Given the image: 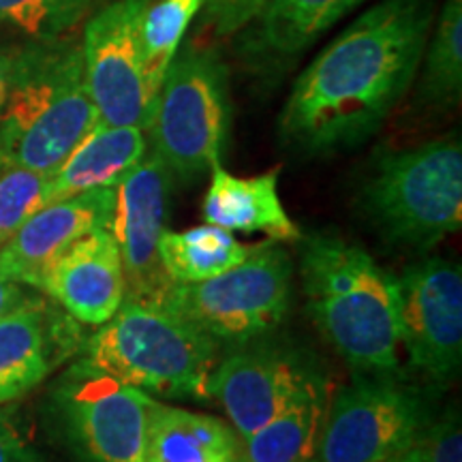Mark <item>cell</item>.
Instances as JSON below:
<instances>
[{"instance_id": "6", "label": "cell", "mask_w": 462, "mask_h": 462, "mask_svg": "<svg viewBox=\"0 0 462 462\" xmlns=\"http://www.w3.org/2000/svg\"><path fill=\"white\" fill-rule=\"evenodd\" d=\"M231 125L229 75L215 50H178L148 123V148L182 180L221 165Z\"/></svg>"}, {"instance_id": "23", "label": "cell", "mask_w": 462, "mask_h": 462, "mask_svg": "<svg viewBox=\"0 0 462 462\" xmlns=\"http://www.w3.org/2000/svg\"><path fill=\"white\" fill-rule=\"evenodd\" d=\"M424 48L420 101L430 107H454L462 92V0H446Z\"/></svg>"}, {"instance_id": "25", "label": "cell", "mask_w": 462, "mask_h": 462, "mask_svg": "<svg viewBox=\"0 0 462 462\" xmlns=\"http://www.w3.org/2000/svg\"><path fill=\"white\" fill-rule=\"evenodd\" d=\"M95 0H0V28L32 37V42L60 39L88 14Z\"/></svg>"}, {"instance_id": "13", "label": "cell", "mask_w": 462, "mask_h": 462, "mask_svg": "<svg viewBox=\"0 0 462 462\" xmlns=\"http://www.w3.org/2000/svg\"><path fill=\"white\" fill-rule=\"evenodd\" d=\"M171 171L157 152L146 157L116 184V204L107 229L118 245L125 270V300L157 304L171 285L159 245L167 229Z\"/></svg>"}, {"instance_id": "18", "label": "cell", "mask_w": 462, "mask_h": 462, "mask_svg": "<svg viewBox=\"0 0 462 462\" xmlns=\"http://www.w3.org/2000/svg\"><path fill=\"white\" fill-rule=\"evenodd\" d=\"M201 215L231 234H263L273 242H298L302 231L287 215L279 195V171L240 178L215 165Z\"/></svg>"}, {"instance_id": "20", "label": "cell", "mask_w": 462, "mask_h": 462, "mask_svg": "<svg viewBox=\"0 0 462 462\" xmlns=\"http://www.w3.org/2000/svg\"><path fill=\"white\" fill-rule=\"evenodd\" d=\"M146 462H245V441L229 421L150 398Z\"/></svg>"}, {"instance_id": "30", "label": "cell", "mask_w": 462, "mask_h": 462, "mask_svg": "<svg viewBox=\"0 0 462 462\" xmlns=\"http://www.w3.org/2000/svg\"><path fill=\"white\" fill-rule=\"evenodd\" d=\"M17 62V48H0V114L7 103L11 82H14Z\"/></svg>"}, {"instance_id": "27", "label": "cell", "mask_w": 462, "mask_h": 462, "mask_svg": "<svg viewBox=\"0 0 462 462\" xmlns=\"http://www.w3.org/2000/svg\"><path fill=\"white\" fill-rule=\"evenodd\" d=\"M390 462H462L460 415L448 407L420 432L401 456Z\"/></svg>"}, {"instance_id": "5", "label": "cell", "mask_w": 462, "mask_h": 462, "mask_svg": "<svg viewBox=\"0 0 462 462\" xmlns=\"http://www.w3.org/2000/svg\"><path fill=\"white\" fill-rule=\"evenodd\" d=\"M360 206L385 245L426 253L462 225V143L448 135L415 148L381 150Z\"/></svg>"}, {"instance_id": "1", "label": "cell", "mask_w": 462, "mask_h": 462, "mask_svg": "<svg viewBox=\"0 0 462 462\" xmlns=\"http://www.w3.org/2000/svg\"><path fill=\"white\" fill-rule=\"evenodd\" d=\"M435 15V0L364 11L293 84L279 120L285 146L326 154L373 137L411 88Z\"/></svg>"}, {"instance_id": "31", "label": "cell", "mask_w": 462, "mask_h": 462, "mask_svg": "<svg viewBox=\"0 0 462 462\" xmlns=\"http://www.w3.org/2000/svg\"><path fill=\"white\" fill-rule=\"evenodd\" d=\"M24 300H26V291L17 285V282L0 279V317L9 313L11 309H15V306L24 302Z\"/></svg>"}, {"instance_id": "12", "label": "cell", "mask_w": 462, "mask_h": 462, "mask_svg": "<svg viewBox=\"0 0 462 462\" xmlns=\"http://www.w3.org/2000/svg\"><path fill=\"white\" fill-rule=\"evenodd\" d=\"M323 381L317 362L300 349L251 340L221 356L210 396L245 441Z\"/></svg>"}, {"instance_id": "17", "label": "cell", "mask_w": 462, "mask_h": 462, "mask_svg": "<svg viewBox=\"0 0 462 462\" xmlns=\"http://www.w3.org/2000/svg\"><path fill=\"white\" fill-rule=\"evenodd\" d=\"M366 0H265L240 50L262 69L282 67Z\"/></svg>"}, {"instance_id": "8", "label": "cell", "mask_w": 462, "mask_h": 462, "mask_svg": "<svg viewBox=\"0 0 462 462\" xmlns=\"http://www.w3.org/2000/svg\"><path fill=\"white\" fill-rule=\"evenodd\" d=\"M328 401L313 462H390L435 420V392L396 374H357Z\"/></svg>"}, {"instance_id": "9", "label": "cell", "mask_w": 462, "mask_h": 462, "mask_svg": "<svg viewBox=\"0 0 462 462\" xmlns=\"http://www.w3.org/2000/svg\"><path fill=\"white\" fill-rule=\"evenodd\" d=\"M150 398L79 357L58 379L51 407L82 462H146Z\"/></svg>"}, {"instance_id": "4", "label": "cell", "mask_w": 462, "mask_h": 462, "mask_svg": "<svg viewBox=\"0 0 462 462\" xmlns=\"http://www.w3.org/2000/svg\"><path fill=\"white\" fill-rule=\"evenodd\" d=\"M82 360L148 396L212 401L221 343L165 306L125 300L84 340Z\"/></svg>"}, {"instance_id": "19", "label": "cell", "mask_w": 462, "mask_h": 462, "mask_svg": "<svg viewBox=\"0 0 462 462\" xmlns=\"http://www.w3.org/2000/svg\"><path fill=\"white\" fill-rule=\"evenodd\" d=\"M148 152L140 126L97 125L48 178L43 206L92 189L116 187Z\"/></svg>"}, {"instance_id": "3", "label": "cell", "mask_w": 462, "mask_h": 462, "mask_svg": "<svg viewBox=\"0 0 462 462\" xmlns=\"http://www.w3.org/2000/svg\"><path fill=\"white\" fill-rule=\"evenodd\" d=\"M97 125L82 43L50 39L17 48L14 82L0 114L5 163L51 176Z\"/></svg>"}, {"instance_id": "16", "label": "cell", "mask_w": 462, "mask_h": 462, "mask_svg": "<svg viewBox=\"0 0 462 462\" xmlns=\"http://www.w3.org/2000/svg\"><path fill=\"white\" fill-rule=\"evenodd\" d=\"M114 204L116 187H103L43 206L0 248V279L34 287L39 274L73 242L107 229Z\"/></svg>"}, {"instance_id": "10", "label": "cell", "mask_w": 462, "mask_h": 462, "mask_svg": "<svg viewBox=\"0 0 462 462\" xmlns=\"http://www.w3.org/2000/svg\"><path fill=\"white\" fill-rule=\"evenodd\" d=\"M401 346L409 366L443 388L462 364V270L441 257L409 265L398 276Z\"/></svg>"}, {"instance_id": "2", "label": "cell", "mask_w": 462, "mask_h": 462, "mask_svg": "<svg viewBox=\"0 0 462 462\" xmlns=\"http://www.w3.org/2000/svg\"><path fill=\"white\" fill-rule=\"evenodd\" d=\"M300 274L315 326L351 371L402 373L396 276L362 246L330 234L304 238Z\"/></svg>"}, {"instance_id": "14", "label": "cell", "mask_w": 462, "mask_h": 462, "mask_svg": "<svg viewBox=\"0 0 462 462\" xmlns=\"http://www.w3.org/2000/svg\"><path fill=\"white\" fill-rule=\"evenodd\" d=\"M79 345L71 315L42 296H26L0 317V407L37 388Z\"/></svg>"}, {"instance_id": "21", "label": "cell", "mask_w": 462, "mask_h": 462, "mask_svg": "<svg viewBox=\"0 0 462 462\" xmlns=\"http://www.w3.org/2000/svg\"><path fill=\"white\" fill-rule=\"evenodd\" d=\"M328 401L326 381L298 396L245 439V462H313Z\"/></svg>"}, {"instance_id": "22", "label": "cell", "mask_w": 462, "mask_h": 462, "mask_svg": "<svg viewBox=\"0 0 462 462\" xmlns=\"http://www.w3.org/2000/svg\"><path fill=\"white\" fill-rule=\"evenodd\" d=\"M231 231L217 225H199L187 231H163L159 245L161 263L173 282H199L218 276L251 255Z\"/></svg>"}, {"instance_id": "28", "label": "cell", "mask_w": 462, "mask_h": 462, "mask_svg": "<svg viewBox=\"0 0 462 462\" xmlns=\"http://www.w3.org/2000/svg\"><path fill=\"white\" fill-rule=\"evenodd\" d=\"M265 0H204V22L218 37L245 31Z\"/></svg>"}, {"instance_id": "11", "label": "cell", "mask_w": 462, "mask_h": 462, "mask_svg": "<svg viewBox=\"0 0 462 462\" xmlns=\"http://www.w3.org/2000/svg\"><path fill=\"white\" fill-rule=\"evenodd\" d=\"M150 0H112L86 24L82 56L86 88L99 125L140 126L152 114L142 73L140 24Z\"/></svg>"}, {"instance_id": "24", "label": "cell", "mask_w": 462, "mask_h": 462, "mask_svg": "<svg viewBox=\"0 0 462 462\" xmlns=\"http://www.w3.org/2000/svg\"><path fill=\"white\" fill-rule=\"evenodd\" d=\"M204 7V0H150L140 24L142 73L148 99L157 101L165 73L176 58L187 28Z\"/></svg>"}, {"instance_id": "32", "label": "cell", "mask_w": 462, "mask_h": 462, "mask_svg": "<svg viewBox=\"0 0 462 462\" xmlns=\"http://www.w3.org/2000/svg\"><path fill=\"white\" fill-rule=\"evenodd\" d=\"M0 165H3V154H0Z\"/></svg>"}, {"instance_id": "29", "label": "cell", "mask_w": 462, "mask_h": 462, "mask_svg": "<svg viewBox=\"0 0 462 462\" xmlns=\"http://www.w3.org/2000/svg\"><path fill=\"white\" fill-rule=\"evenodd\" d=\"M39 456L28 443L14 415L0 409V462H39Z\"/></svg>"}, {"instance_id": "7", "label": "cell", "mask_w": 462, "mask_h": 462, "mask_svg": "<svg viewBox=\"0 0 462 462\" xmlns=\"http://www.w3.org/2000/svg\"><path fill=\"white\" fill-rule=\"evenodd\" d=\"M293 265L279 245L259 242L245 262L199 282H171L159 306L221 345H245L273 332L291 304Z\"/></svg>"}, {"instance_id": "26", "label": "cell", "mask_w": 462, "mask_h": 462, "mask_svg": "<svg viewBox=\"0 0 462 462\" xmlns=\"http://www.w3.org/2000/svg\"><path fill=\"white\" fill-rule=\"evenodd\" d=\"M45 173L28 167L5 163L0 165V248L14 238L15 231L43 208Z\"/></svg>"}, {"instance_id": "33", "label": "cell", "mask_w": 462, "mask_h": 462, "mask_svg": "<svg viewBox=\"0 0 462 462\" xmlns=\"http://www.w3.org/2000/svg\"><path fill=\"white\" fill-rule=\"evenodd\" d=\"M39 462H45V460H43V458H42V460H39Z\"/></svg>"}, {"instance_id": "15", "label": "cell", "mask_w": 462, "mask_h": 462, "mask_svg": "<svg viewBox=\"0 0 462 462\" xmlns=\"http://www.w3.org/2000/svg\"><path fill=\"white\" fill-rule=\"evenodd\" d=\"M34 289L84 326H101L125 302V270L112 231L73 242L39 274Z\"/></svg>"}]
</instances>
